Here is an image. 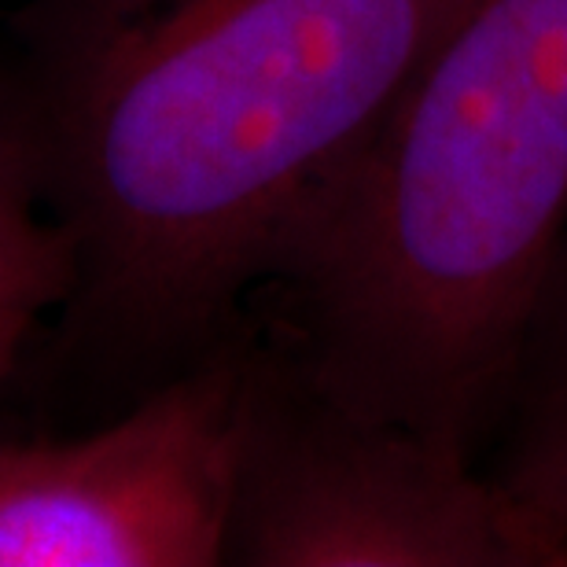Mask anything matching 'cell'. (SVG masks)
<instances>
[{
  "instance_id": "3957f363",
  "label": "cell",
  "mask_w": 567,
  "mask_h": 567,
  "mask_svg": "<svg viewBox=\"0 0 567 567\" xmlns=\"http://www.w3.org/2000/svg\"><path fill=\"white\" fill-rule=\"evenodd\" d=\"M225 564L567 567V535L468 453L350 410L255 321Z\"/></svg>"
},
{
  "instance_id": "8992f818",
  "label": "cell",
  "mask_w": 567,
  "mask_h": 567,
  "mask_svg": "<svg viewBox=\"0 0 567 567\" xmlns=\"http://www.w3.org/2000/svg\"><path fill=\"white\" fill-rule=\"evenodd\" d=\"M71 295V251L0 158V388L44 317Z\"/></svg>"
},
{
  "instance_id": "277c9868",
  "label": "cell",
  "mask_w": 567,
  "mask_h": 567,
  "mask_svg": "<svg viewBox=\"0 0 567 567\" xmlns=\"http://www.w3.org/2000/svg\"><path fill=\"white\" fill-rule=\"evenodd\" d=\"M251 324L104 424L0 442V567L225 564Z\"/></svg>"
},
{
  "instance_id": "6da1fadb",
  "label": "cell",
  "mask_w": 567,
  "mask_h": 567,
  "mask_svg": "<svg viewBox=\"0 0 567 567\" xmlns=\"http://www.w3.org/2000/svg\"><path fill=\"white\" fill-rule=\"evenodd\" d=\"M464 0H19L0 158L71 251V377L141 399L255 321Z\"/></svg>"
},
{
  "instance_id": "7a4b0ae2",
  "label": "cell",
  "mask_w": 567,
  "mask_h": 567,
  "mask_svg": "<svg viewBox=\"0 0 567 567\" xmlns=\"http://www.w3.org/2000/svg\"><path fill=\"white\" fill-rule=\"evenodd\" d=\"M564 229L567 0H464L295 225L258 324L350 410L483 464Z\"/></svg>"
},
{
  "instance_id": "5b68a950",
  "label": "cell",
  "mask_w": 567,
  "mask_h": 567,
  "mask_svg": "<svg viewBox=\"0 0 567 567\" xmlns=\"http://www.w3.org/2000/svg\"><path fill=\"white\" fill-rule=\"evenodd\" d=\"M483 468L567 535V229L527 313Z\"/></svg>"
}]
</instances>
